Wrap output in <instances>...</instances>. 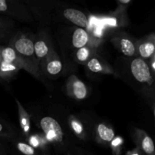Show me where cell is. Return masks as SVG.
Masks as SVG:
<instances>
[{"instance_id": "1", "label": "cell", "mask_w": 155, "mask_h": 155, "mask_svg": "<svg viewBox=\"0 0 155 155\" xmlns=\"http://www.w3.org/2000/svg\"><path fill=\"white\" fill-rule=\"evenodd\" d=\"M34 36L27 33H19L14 36L9 45L16 51L20 60L24 65V70L30 73L36 78L39 79L41 73L34 52Z\"/></svg>"}, {"instance_id": "2", "label": "cell", "mask_w": 155, "mask_h": 155, "mask_svg": "<svg viewBox=\"0 0 155 155\" xmlns=\"http://www.w3.org/2000/svg\"><path fill=\"white\" fill-rule=\"evenodd\" d=\"M39 127L44 137L48 144L52 145L57 150L66 152L65 136L60 124L51 117H44L39 121Z\"/></svg>"}, {"instance_id": "3", "label": "cell", "mask_w": 155, "mask_h": 155, "mask_svg": "<svg viewBox=\"0 0 155 155\" xmlns=\"http://www.w3.org/2000/svg\"><path fill=\"white\" fill-rule=\"evenodd\" d=\"M24 65L11 45L1 47V62H0V79L9 80L15 75Z\"/></svg>"}, {"instance_id": "4", "label": "cell", "mask_w": 155, "mask_h": 155, "mask_svg": "<svg viewBox=\"0 0 155 155\" xmlns=\"http://www.w3.org/2000/svg\"><path fill=\"white\" fill-rule=\"evenodd\" d=\"M130 71L135 80L141 84L151 86L154 84V74L148 62L139 57L134 58L130 63Z\"/></svg>"}, {"instance_id": "5", "label": "cell", "mask_w": 155, "mask_h": 155, "mask_svg": "<svg viewBox=\"0 0 155 155\" xmlns=\"http://www.w3.org/2000/svg\"><path fill=\"white\" fill-rule=\"evenodd\" d=\"M34 52L39 66L54 51L52 41L45 32H39L34 36Z\"/></svg>"}, {"instance_id": "6", "label": "cell", "mask_w": 155, "mask_h": 155, "mask_svg": "<svg viewBox=\"0 0 155 155\" xmlns=\"http://www.w3.org/2000/svg\"><path fill=\"white\" fill-rule=\"evenodd\" d=\"M63 63L55 51H52L39 65L40 73L50 78H56L63 71Z\"/></svg>"}, {"instance_id": "7", "label": "cell", "mask_w": 155, "mask_h": 155, "mask_svg": "<svg viewBox=\"0 0 155 155\" xmlns=\"http://www.w3.org/2000/svg\"><path fill=\"white\" fill-rule=\"evenodd\" d=\"M66 92L71 98L82 101L87 98L89 90L86 85L76 75H71L66 83Z\"/></svg>"}, {"instance_id": "8", "label": "cell", "mask_w": 155, "mask_h": 155, "mask_svg": "<svg viewBox=\"0 0 155 155\" xmlns=\"http://www.w3.org/2000/svg\"><path fill=\"white\" fill-rule=\"evenodd\" d=\"M0 14L30 21L28 11L18 2L12 0H0Z\"/></svg>"}, {"instance_id": "9", "label": "cell", "mask_w": 155, "mask_h": 155, "mask_svg": "<svg viewBox=\"0 0 155 155\" xmlns=\"http://www.w3.org/2000/svg\"><path fill=\"white\" fill-rule=\"evenodd\" d=\"M133 140L144 155H155L154 144L152 139L145 130L135 129L133 134Z\"/></svg>"}, {"instance_id": "10", "label": "cell", "mask_w": 155, "mask_h": 155, "mask_svg": "<svg viewBox=\"0 0 155 155\" xmlns=\"http://www.w3.org/2000/svg\"><path fill=\"white\" fill-rule=\"evenodd\" d=\"M137 57L147 61L150 60L154 55L155 39L154 35L151 34L145 38L139 39L136 42Z\"/></svg>"}, {"instance_id": "11", "label": "cell", "mask_w": 155, "mask_h": 155, "mask_svg": "<svg viewBox=\"0 0 155 155\" xmlns=\"http://www.w3.org/2000/svg\"><path fill=\"white\" fill-rule=\"evenodd\" d=\"M136 42L131 36L124 34L115 38L114 44L124 55L127 57H137Z\"/></svg>"}, {"instance_id": "12", "label": "cell", "mask_w": 155, "mask_h": 155, "mask_svg": "<svg viewBox=\"0 0 155 155\" xmlns=\"http://www.w3.org/2000/svg\"><path fill=\"white\" fill-rule=\"evenodd\" d=\"M94 134L95 140L102 145L110 143L115 138L114 129L105 122L98 123L94 127Z\"/></svg>"}, {"instance_id": "13", "label": "cell", "mask_w": 155, "mask_h": 155, "mask_svg": "<svg viewBox=\"0 0 155 155\" xmlns=\"http://www.w3.org/2000/svg\"><path fill=\"white\" fill-rule=\"evenodd\" d=\"M63 16L66 20L75 24L80 28L85 29L88 27L89 20L87 16L81 11L74 8H67L64 10Z\"/></svg>"}, {"instance_id": "14", "label": "cell", "mask_w": 155, "mask_h": 155, "mask_svg": "<svg viewBox=\"0 0 155 155\" xmlns=\"http://www.w3.org/2000/svg\"><path fill=\"white\" fill-rule=\"evenodd\" d=\"M86 66L92 73L104 74H114L113 69L96 54L86 63Z\"/></svg>"}, {"instance_id": "15", "label": "cell", "mask_w": 155, "mask_h": 155, "mask_svg": "<svg viewBox=\"0 0 155 155\" xmlns=\"http://www.w3.org/2000/svg\"><path fill=\"white\" fill-rule=\"evenodd\" d=\"M71 42L73 46L77 49L83 48L90 44V35L85 29L77 27L73 33Z\"/></svg>"}, {"instance_id": "16", "label": "cell", "mask_w": 155, "mask_h": 155, "mask_svg": "<svg viewBox=\"0 0 155 155\" xmlns=\"http://www.w3.org/2000/svg\"><path fill=\"white\" fill-rule=\"evenodd\" d=\"M17 106H18V117H19V124L21 130L22 131L23 135L27 139L29 135L30 134V115L27 113V110L23 107L22 104L16 99Z\"/></svg>"}, {"instance_id": "17", "label": "cell", "mask_w": 155, "mask_h": 155, "mask_svg": "<svg viewBox=\"0 0 155 155\" xmlns=\"http://www.w3.org/2000/svg\"><path fill=\"white\" fill-rule=\"evenodd\" d=\"M12 142L15 149L21 155H48L42 151L33 148L27 142L18 140L17 138Z\"/></svg>"}, {"instance_id": "18", "label": "cell", "mask_w": 155, "mask_h": 155, "mask_svg": "<svg viewBox=\"0 0 155 155\" xmlns=\"http://www.w3.org/2000/svg\"><path fill=\"white\" fill-rule=\"evenodd\" d=\"M95 54V47L92 44L77 49L75 52V60L81 64H86L88 61Z\"/></svg>"}, {"instance_id": "19", "label": "cell", "mask_w": 155, "mask_h": 155, "mask_svg": "<svg viewBox=\"0 0 155 155\" xmlns=\"http://www.w3.org/2000/svg\"><path fill=\"white\" fill-rule=\"evenodd\" d=\"M68 125L71 132L77 137H78L81 140H85L86 139V129L80 120H79L74 115H71L68 117Z\"/></svg>"}, {"instance_id": "20", "label": "cell", "mask_w": 155, "mask_h": 155, "mask_svg": "<svg viewBox=\"0 0 155 155\" xmlns=\"http://www.w3.org/2000/svg\"><path fill=\"white\" fill-rule=\"evenodd\" d=\"M27 143L31 145L33 148L46 154L49 144L46 141L45 138L44 137L43 134H39V133L33 135L30 134L28 137L27 138Z\"/></svg>"}, {"instance_id": "21", "label": "cell", "mask_w": 155, "mask_h": 155, "mask_svg": "<svg viewBox=\"0 0 155 155\" xmlns=\"http://www.w3.org/2000/svg\"><path fill=\"white\" fill-rule=\"evenodd\" d=\"M17 138L15 130L7 123L0 119V140L12 141Z\"/></svg>"}, {"instance_id": "22", "label": "cell", "mask_w": 155, "mask_h": 155, "mask_svg": "<svg viewBox=\"0 0 155 155\" xmlns=\"http://www.w3.org/2000/svg\"><path fill=\"white\" fill-rule=\"evenodd\" d=\"M65 155H93L89 151L80 148H69L65 152Z\"/></svg>"}, {"instance_id": "23", "label": "cell", "mask_w": 155, "mask_h": 155, "mask_svg": "<svg viewBox=\"0 0 155 155\" xmlns=\"http://www.w3.org/2000/svg\"><path fill=\"white\" fill-rule=\"evenodd\" d=\"M10 27V22L6 18L0 17V35H2Z\"/></svg>"}, {"instance_id": "24", "label": "cell", "mask_w": 155, "mask_h": 155, "mask_svg": "<svg viewBox=\"0 0 155 155\" xmlns=\"http://www.w3.org/2000/svg\"><path fill=\"white\" fill-rule=\"evenodd\" d=\"M0 155H10V150L8 147L0 140Z\"/></svg>"}, {"instance_id": "25", "label": "cell", "mask_w": 155, "mask_h": 155, "mask_svg": "<svg viewBox=\"0 0 155 155\" xmlns=\"http://www.w3.org/2000/svg\"><path fill=\"white\" fill-rule=\"evenodd\" d=\"M118 4H120V6H123V7H124V5L127 6V5L130 4V2H131V1L130 0H119V1H117Z\"/></svg>"}, {"instance_id": "26", "label": "cell", "mask_w": 155, "mask_h": 155, "mask_svg": "<svg viewBox=\"0 0 155 155\" xmlns=\"http://www.w3.org/2000/svg\"><path fill=\"white\" fill-rule=\"evenodd\" d=\"M128 155H144V154H142V152L140 151V150L138 149V148H136V149H135L134 151H131V152H130Z\"/></svg>"}, {"instance_id": "27", "label": "cell", "mask_w": 155, "mask_h": 155, "mask_svg": "<svg viewBox=\"0 0 155 155\" xmlns=\"http://www.w3.org/2000/svg\"><path fill=\"white\" fill-rule=\"evenodd\" d=\"M1 47L2 45H0V62H1Z\"/></svg>"}]
</instances>
